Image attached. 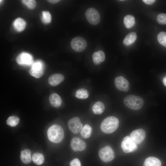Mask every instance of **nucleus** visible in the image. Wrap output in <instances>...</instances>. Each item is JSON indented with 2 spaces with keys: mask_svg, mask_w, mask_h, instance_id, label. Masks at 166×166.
<instances>
[{
  "mask_svg": "<svg viewBox=\"0 0 166 166\" xmlns=\"http://www.w3.org/2000/svg\"><path fill=\"white\" fill-rule=\"evenodd\" d=\"M47 136L51 142L58 143L60 142L64 137V131L62 128L57 124L50 126L47 132Z\"/></svg>",
  "mask_w": 166,
  "mask_h": 166,
  "instance_id": "1",
  "label": "nucleus"
},
{
  "mask_svg": "<svg viewBox=\"0 0 166 166\" xmlns=\"http://www.w3.org/2000/svg\"><path fill=\"white\" fill-rule=\"evenodd\" d=\"M119 125V121L116 117L109 116L102 122L100 128L104 133L110 134L114 132L117 128Z\"/></svg>",
  "mask_w": 166,
  "mask_h": 166,
  "instance_id": "2",
  "label": "nucleus"
},
{
  "mask_svg": "<svg viewBox=\"0 0 166 166\" xmlns=\"http://www.w3.org/2000/svg\"><path fill=\"white\" fill-rule=\"evenodd\" d=\"M123 102L126 106L134 110L140 109L144 104V101L142 98L134 95L127 96L124 99Z\"/></svg>",
  "mask_w": 166,
  "mask_h": 166,
  "instance_id": "3",
  "label": "nucleus"
},
{
  "mask_svg": "<svg viewBox=\"0 0 166 166\" xmlns=\"http://www.w3.org/2000/svg\"><path fill=\"white\" fill-rule=\"evenodd\" d=\"M101 160L105 162H108L113 160L115 157L114 152L109 146H106L101 149L98 152Z\"/></svg>",
  "mask_w": 166,
  "mask_h": 166,
  "instance_id": "4",
  "label": "nucleus"
},
{
  "mask_svg": "<svg viewBox=\"0 0 166 166\" xmlns=\"http://www.w3.org/2000/svg\"><path fill=\"white\" fill-rule=\"evenodd\" d=\"M85 16L88 22L93 25H96L100 22V15L95 9L90 8L88 9L85 12Z\"/></svg>",
  "mask_w": 166,
  "mask_h": 166,
  "instance_id": "5",
  "label": "nucleus"
},
{
  "mask_svg": "<svg viewBox=\"0 0 166 166\" xmlns=\"http://www.w3.org/2000/svg\"><path fill=\"white\" fill-rule=\"evenodd\" d=\"M87 45L86 41L81 37L74 38L71 42V46L72 49L77 52H80L83 51L85 49Z\"/></svg>",
  "mask_w": 166,
  "mask_h": 166,
  "instance_id": "6",
  "label": "nucleus"
},
{
  "mask_svg": "<svg viewBox=\"0 0 166 166\" xmlns=\"http://www.w3.org/2000/svg\"><path fill=\"white\" fill-rule=\"evenodd\" d=\"M121 146L123 151L126 153L134 152L137 149V144L128 136L123 138Z\"/></svg>",
  "mask_w": 166,
  "mask_h": 166,
  "instance_id": "7",
  "label": "nucleus"
},
{
  "mask_svg": "<svg viewBox=\"0 0 166 166\" xmlns=\"http://www.w3.org/2000/svg\"><path fill=\"white\" fill-rule=\"evenodd\" d=\"M44 65L41 61H37L34 63L29 72L32 76L36 78L41 77L44 74Z\"/></svg>",
  "mask_w": 166,
  "mask_h": 166,
  "instance_id": "8",
  "label": "nucleus"
},
{
  "mask_svg": "<svg viewBox=\"0 0 166 166\" xmlns=\"http://www.w3.org/2000/svg\"><path fill=\"white\" fill-rule=\"evenodd\" d=\"M67 124L69 129L75 134L79 133L83 128V124L80 118L77 117H74L69 120Z\"/></svg>",
  "mask_w": 166,
  "mask_h": 166,
  "instance_id": "9",
  "label": "nucleus"
},
{
  "mask_svg": "<svg viewBox=\"0 0 166 166\" xmlns=\"http://www.w3.org/2000/svg\"><path fill=\"white\" fill-rule=\"evenodd\" d=\"M115 87L118 90L124 92L128 91L130 89V85L128 81L122 76L116 77L114 80Z\"/></svg>",
  "mask_w": 166,
  "mask_h": 166,
  "instance_id": "10",
  "label": "nucleus"
},
{
  "mask_svg": "<svg viewBox=\"0 0 166 166\" xmlns=\"http://www.w3.org/2000/svg\"><path fill=\"white\" fill-rule=\"evenodd\" d=\"M16 61L18 64L21 65H30L33 62L32 56L26 52L20 54L17 57Z\"/></svg>",
  "mask_w": 166,
  "mask_h": 166,
  "instance_id": "11",
  "label": "nucleus"
},
{
  "mask_svg": "<svg viewBox=\"0 0 166 166\" xmlns=\"http://www.w3.org/2000/svg\"><path fill=\"white\" fill-rule=\"evenodd\" d=\"M86 146L85 142L78 137H74L71 140L70 147L73 151H83L85 148Z\"/></svg>",
  "mask_w": 166,
  "mask_h": 166,
  "instance_id": "12",
  "label": "nucleus"
},
{
  "mask_svg": "<svg viewBox=\"0 0 166 166\" xmlns=\"http://www.w3.org/2000/svg\"><path fill=\"white\" fill-rule=\"evenodd\" d=\"M145 136V131L142 129H136L130 134V137L136 144H140L144 140Z\"/></svg>",
  "mask_w": 166,
  "mask_h": 166,
  "instance_id": "13",
  "label": "nucleus"
},
{
  "mask_svg": "<svg viewBox=\"0 0 166 166\" xmlns=\"http://www.w3.org/2000/svg\"><path fill=\"white\" fill-rule=\"evenodd\" d=\"M64 76L60 73H55L50 75L48 79L49 84L53 86H56L63 81Z\"/></svg>",
  "mask_w": 166,
  "mask_h": 166,
  "instance_id": "14",
  "label": "nucleus"
},
{
  "mask_svg": "<svg viewBox=\"0 0 166 166\" xmlns=\"http://www.w3.org/2000/svg\"><path fill=\"white\" fill-rule=\"evenodd\" d=\"M49 101L51 105L54 107H58L61 104L62 101L60 97L56 93H53L50 95Z\"/></svg>",
  "mask_w": 166,
  "mask_h": 166,
  "instance_id": "15",
  "label": "nucleus"
},
{
  "mask_svg": "<svg viewBox=\"0 0 166 166\" xmlns=\"http://www.w3.org/2000/svg\"><path fill=\"white\" fill-rule=\"evenodd\" d=\"M26 22L21 18H17L13 23L14 28L18 32H21L24 30L26 27Z\"/></svg>",
  "mask_w": 166,
  "mask_h": 166,
  "instance_id": "16",
  "label": "nucleus"
},
{
  "mask_svg": "<svg viewBox=\"0 0 166 166\" xmlns=\"http://www.w3.org/2000/svg\"><path fill=\"white\" fill-rule=\"evenodd\" d=\"M105 107L104 104L101 101H97L95 103L92 107L93 113L95 114L100 115L104 111Z\"/></svg>",
  "mask_w": 166,
  "mask_h": 166,
  "instance_id": "17",
  "label": "nucleus"
},
{
  "mask_svg": "<svg viewBox=\"0 0 166 166\" xmlns=\"http://www.w3.org/2000/svg\"><path fill=\"white\" fill-rule=\"evenodd\" d=\"M160 161L158 158L153 157H149L145 160L144 166H161Z\"/></svg>",
  "mask_w": 166,
  "mask_h": 166,
  "instance_id": "18",
  "label": "nucleus"
},
{
  "mask_svg": "<svg viewBox=\"0 0 166 166\" xmlns=\"http://www.w3.org/2000/svg\"><path fill=\"white\" fill-rule=\"evenodd\" d=\"M136 38L137 35L136 33L130 32L125 36L123 41V43L126 46H129L135 42Z\"/></svg>",
  "mask_w": 166,
  "mask_h": 166,
  "instance_id": "19",
  "label": "nucleus"
},
{
  "mask_svg": "<svg viewBox=\"0 0 166 166\" xmlns=\"http://www.w3.org/2000/svg\"><path fill=\"white\" fill-rule=\"evenodd\" d=\"M20 158L23 163L25 164L30 163L31 161L30 151L28 149L22 150L21 153Z\"/></svg>",
  "mask_w": 166,
  "mask_h": 166,
  "instance_id": "20",
  "label": "nucleus"
},
{
  "mask_svg": "<svg viewBox=\"0 0 166 166\" xmlns=\"http://www.w3.org/2000/svg\"><path fill=\"white\" fill-rule=\"evenodd\" d=\"M124 25L127 28H130L135 24V19L132 15H128L125 16L124 19Z\"/></svg>",
  "mask_w": 166,
  "mask_h": 166,
  "instance_id": "21",
  "label": "nucleus"
},
{
  "mask_svg": "<svg viewBox=\"0 0 166 166\" xmlns=\"http://www.w3.org/2000/svg\"><path fill=\"white\" fill-rule=\"evenodd\" d=\"M89 93L86 89L83 88L78 89L76 92V97L79 99H85L87 98L89 96Z\"/></svg>",
  "mask_w": 166,
  "mask_h": 166,
  "instance_id": "22",
  "label": "nucleus"
},
{
  "mask_svg": "<svg viewBox=\"0 0 166 166\" xmlns=\"http://www.w3.org/2000/svg\"><path fill=\"white\" fill-rule=\"evenodd\" d=\"M92 132L91 127L89 124H86L82 128L81 132V134L83 137L88 138L90 136Z\"/></svg>",
  "mask_w": 166,
  "mask_h": 166,
  "instance_id": "23",
  "label": "nucleus"
},
{
  "mask_svg": "<svg viewBox=\"0 0 166 166\" xmlns=\"http://www.w3.org/2000/svg\"><path fill=\"white\" fill-rule=\"evenodd\" d=\"M32 159L35 164L37 165H40L43 163L44 157L42 154L35 153L32 155Z\"/></svg>",
  "mask_w": 166,
  "mask_h": 166,
  "instance_id": "24",
  "label": "nucleus"
},
{
  "mask_svg": "<svg viewBox=\"0 0 166 166\" xmlns=\"http://www.w3.org/2000/svg\"><path fill=\"white\" fill-rule=\"evenodd\" d=\"M19 118L14 116L9 117L6 120L7 124L11 127H14L17 125L19 123Z\"/></svg>",
  "mask_w": 166,
  "mask_h": 166,
  "instance_id": "25",
  "label": "nucleus"
},
{
  "mask_svg": "<svg viewBox=\"0 0 166 166\" xmlns=\"http://www.w3.org/2000/svg\"><path fill=\"white\" fill-rule=\"evenodd\" d=\"M157 40L159 43L166 47V32H161L157 36Z\"/></svg>",
  "mask_w": 166,
  "mask_h": 166,
  "instance_id": "26",
  "label": "nucleus"
},
{
  "mask_svg": "<svg viewBox=\"0 0 166 166\" xmlns=\"http://www.w3.org/2000/svg\"><path fill=\"white\" fill-rule=\"evenodd\" d=\"M42 21L45 24L50 23L51 22V15L48 11H43L42 12Z\"/></svg>",
  "mask_w": 166,
  "mask_h": 166,
  "instance_id": "27",
  "label": "nucleus"
},
{
  "mask_svg": "<svg viewBox=\"0 0 166 166\" xmlns=\"http://www.w3.org/2000/svg\"><path fill=\"white\" fill-rule=\"evenodd\" d=\"M22 2L30 9H33L36 7V2L34 0H22Z\"/></svg>",
  "mask_w": 166,
  "mask_h": 166,
  "instance_id": "28",
  "label": "nucleus"
},
{
  "mask_svg": "<svg viewBox=\"0 0 166 166\" xmlns=\"http://www.w3.org/2000/svg\"><path fill=\"white\" fill-rule=\"evenodd\" d=\"M157 22L160 24L166 25V14L160 13L157 17Z\"/></svg>",
  "mask_w": 166,
  "mask_h": 166,
  "instance_id": "29",
  "label": "nucleus"
},
{
  "mask_svg": "<svg viewBox=\"0 0 166 166\" xmlns=\"http://www.w3.org/2000/svg\"><path fill=\"white\" fill-rule=\"evenodd\" d=\"M92 56L94 63L95 65H98L101 63V62L100 60L98 52H94Z\"/></svg>",
  "mask_w": 166,
  "mask_h": 166,
  "instance_id": "30",
  "label": "nucleus"
},
{
  "mask_svg": "<svg viewBox=\"0 0 166 166\" xmlns=\"http://www.w3.org/2000/svg\"><path fill=\"white\" fill-rule=\"evenodd\" d=\"M70 166H81V162L78 159L75 158L72 160L70 163Z\"/></svg>",
  "mask_w": 166,
  "mask_h": 166,
  "instance_id": "31",
  "label": "nucleus"
},
{
  "mask_svg": "<svg viewBox=\"0 0 166 166\" xmlns=\"http://www.w3.org/2000/svg\"><path fill=\"white\" fill-rule=\"evenodd\" d=\"M100 60L101 62L104 61L105 59V55L104 52L101 50H99L98 52Z\"/></svg>",
  "mask_w": 166,
  "mask_h": 166,
  "instance_id": "32",
  "label": "nucleus"
},
{
  "mask_svg": "<svg viewBox=\"0 0 166 166\" xmlns=\"http://www.w3.org/2000/svg\"><path fill=\"white\" fill-rule=\"evenodd\" d=\"M142 1L146 4L150 5L156 1L154 0H143Z\"/></svg>",
  "mask_w": 166,
  "mask_h": 166,
  "instance_id": "33",
  "label": "nucleus"
},
{
  "mask_svg": "<svg viewBox=\"0 0 166 166\" xmlns=\"http://www.w3.org/2000/svg\"><path fill=\"white\" fill-rule=\"evenodd\" d=\"M48 1L49 2L51 3L55 4L58 2H59L60 1V0H48Z\"/></svg>",
  "mask_w": 166,
  "mask_h": 166,
  "instance_id": "34",
  "label": "nucleus"
},
{
  "mask_svg": "<svg viewBox=\"0 0 166 166\" xmlns=\"http://www.w3.org/2000/svg\"><path fill=\"white\" fill-rule=\"evenodd\" d=\"M163 82L164 85L166 86V76L164 77L163 79Z\"/></svg>",
  "mask_w": 166,
  "mask_h": 166,
  "instance_id": "35",
  "label": "nucleus"
}]
</instances>
